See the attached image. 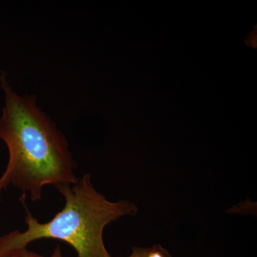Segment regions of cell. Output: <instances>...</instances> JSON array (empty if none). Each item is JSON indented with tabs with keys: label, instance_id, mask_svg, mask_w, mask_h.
<instances>
[{
	"label": "cell",
	"instance_id": "6da1fadb",
	"mask_svg": "<svg viewBox=\"0 0 257 257\" xmlns=\"http://www.w3.org/2000/svg\"><path fill=\"white\" fill-rule=\"evenodd\" d=\"M5 106L0 119V139L9 161L0 177V197L10 186L27 193L33 202L42 199L46 186L57 187L78 180L76 164L65 136L37 105L35 94L20 95L0 71Z\"/></svg>",
	"mask_w": 257,
	"mask_h": 257
},
{
	"label": "cell",
	"instance_id": "277c9868",
	"mask_svg": "<svg viewBox=\"0 0 257 257\" xmlns=\"http://www.w3.org/2000/svg\"><path fill=\"white\" fill-rule=\"evenodd\" d=\"M147 257H172L170 253L165 248L160 244L154 245L151 248H149Z\"/></svg>",
	"mask_w": 257,
	"mask_h": 257
},
{
	"label": "cell",
	"instance_id": "7a4b0ae2",
	"mask_svg": "<svg viewBox=\"0 0 257 257\" xmlns=\"http://www.w3.org/2000/svg\"><path fill=\"white\" fill-rule=\"evenodd\" d=\"M65 204L53 219L40 223L27 207L26 197H20L26 211L25 231H12L0 237V257H10L27 248L36 240L64 241L75 250L77 257H111L104 246L103 232L106 225L121 216H135L138 207L133 202H109L93 187L86 174L74 184L56 187Z\"/></svg>",
	"mask_w": 257,
	"mask_h": 257
},
{
	"label": "cell",
	"instance_id": "3957f363",
	"mask_svg": "<svg viewBox=\"0 0 257 257\" xmlns=\"http://www.w3.org/2000/svg\"><path fill=\"white\" fill-rule=\"evenodd\" d=\"M18 253H20V257H65L62 255L60 245H57V246H56V248L54 249L53 252H52L50 256H42V255L33 252V251H28L27 248H25V249Z\"/></svg>",
	"mask_w": 257,
	"mask_h": 257
},
{
	"label": "cell",
	"instance_id": "5b68a950",
	"mask_svg": "<svg viewBox=\"0 0 257 257\" xmlns=\"http://www.w3.org/2000/svg\"><path fill=\"white\" fill-rule=\"evenodd\" d=\"M149 248L134 247L133 252L127 257H147Z\"/></svg>",
	"mask_w": 257,
	"mask_h": 257
},
{
	"label": "cell",
	"instance_id": "8992f818",
	"mask_svg": "<svg viewBox=\"0 0 257 257\" xmlns=\"http://www.w3.org/2000/svg\"><path fill=\"white\" fill-rule=\"evenodd\" d=\"M10 257H20V253H15V254L13 255V256H11Z\"/></svg>",
	"mask_w": 257,
	"mask_h": 257
}]
</instances>
